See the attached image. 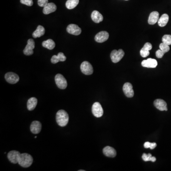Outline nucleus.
Wrapping results in <instances>:
<instances>
[{
	"instance_id": "nucleus-6",
	"label": "nucleus",
	"mask_w": 171,
	"mask_h": 171,
	"mask_svg": "<svg viewBox=\"0 0 171 171\" xmlns=\"http://www.w3.org/2000/svg\"><path fill=\"white\" fill-rule=\"evenodd\" d=\"M92 112L93 115L96 117H101L103 116L104 111L101 104L99 102L94 103L92 106Z\"/></svg>"
},
{
	"instance_id": "nucleus-23",
	"label": "nucleus",
	"mask_w": 171,
	"mask_h": 171,
	"mask_svg": "<svg viewBox=\"0 0 171 171\" xmlns=\"http://www.w3.org/2000/svg\"><path fill=\"white\" fill-rule=\"evenodd\" d=\"M169 21V16L168 14H163L159 18L158 21V24L159 26L165 27L168 23Z\"/></svg>"
},
{
	"instance_id": "nucleus-35",
	"label": "nucleus",
	"mask_w": 171,
	"mask_h": 171,
	"mask_svg": "<svg viewBox=\"0 0 171 171\" xmlns=\"http://www.w3.org/2000/svg\"><path fill=\"white\" fill-rule=\"evenodd\" d=\"M156 146L157 144H156V142H153V143H151V146L150 148L151 149H155Z\"/></svg>"
},
{
	"instance_id": "nucleus-30",
	"label": "nucleus",
	"mask_w": 171,
	"mask_h": 171,
	"mask_svg": "<svg viewBox=\"0 0 171 171\" xmlns=\"http://www.w3.org/2000/svg\"><path fill=\"white\" fill-rule=\"evenodd\" d=\"M149 54H150V52H149V51L146 50L144 48H142L141 49L140 55L143 58H146V57H147V56H149Z\"/></svg>"
},
{
	"instance_id": "nucleus-29",
	"label": "nucleus",
	"mask_w": 171,
	"mask_h": 171,
	"mask_svg": "<svg viewBox=\"0 0 171 171\" xmlns=\"http://www.w3.org/2000/svg\"><path fill=\"white\" fill-rule=\"evenodd\" d=\"M21 3L29 6H32L33 5V2L32 0H21Z\"/></svg>"
},
{
	"instance_id": "nucleus-19",
	"label": "nucleus",
	"mask_w": 171,
	"mask_h": 171,
	"mask_svg": "<svg viewBox=\"0 0 171 171\" xmlns=\"http://www.w3.org/2000/svg\"><path fill=\"white\" fill-rule=\"evenodd\" d=\"M159 14L157 12H153L150 13L148 18V22L149 24L154 25L157 22H158L159 20Z\"/></svg>"
},
{
	"instance_id": "nucleus-21",
	"label": "nucleus",
	"mask_w": 171,
	"mask_h": 171,
	"mask_svg": "<svg viewBox=\"0 0 171 171\" xmlns=\"http://www.w3.org/2000/svg\"><path fill=\"white\" fill-rule=\"evenodd\" d=\"M37 102V99L36 98H34V97L30 98L28 100L27 105L28 109L30 111L33 110L36 107Z\"/></svg>"
},
{
	"instance_id": "nucleus-27",
	"label": "nucleus",
	"mask_w": 171,
	"mask_h": 171,
	"mask_svg": "<svg viewBox=\"0 0 171 171\" xmlns=\"http://www.w3.org/2000/svg\"><path fill=\"white\" fill-rule=\"evenodd\" d=\"M159 47H160V49L165 53L167 52L170 51L169 45L166 44L165 43L163 42L161 43L160 44V46H159Z\"/></svg>"
},
{
	"instance_id": "nucleus-26",
	"label": "nucleus",
	"mask_w": 171,
	"mask_h": 171,
	"mask_svg": "<svg viewBox=\"0 0 171 171\" xmlns=\"http://www.w3.org/2000/svg\"><path fill=\"white\" fill-rule=\"evenodd\" d=\"M142 159L145 162L152 161V162H155L156 161V157L152 156L151 154H148L147 155L144 153L142 154Z\"/></svg>"
},
{
	"instance_id": "nucleus-34",
	"label": "nucleus",
	"mask_w": 171,
	"mask_h": 171,
	"mask_svg": "<svg viewBox=\"0 0 171 171\" xmlns=\"http://www.w3.org/2000/svg\"><path fill=\"white\" fill-rule=\"evenodd\" d=\"M151 142H146L144 144V147L146 148H150L151 146Z\"/></svg>"
},
{
	"instance_id": "nucleus-28",
	"label": "nucleus",
	"mask_w": 171,
	"mask_h": 171,
	"mask_svg": "<svg viewBox=\"0 0 171 171\" xmlns=\"http://www.w3.org/2000/svg\"><path fill=\"white\" fill-rule=\"evenodd\" d=\"M162 42L168 45H171V35H165L163 37Z\"/></svg>"
},
{
	"instance_id": "nucleus-7",
	"label": "nucleus",
	"mask_w": 171,
	"mask_h": 171,
	"mask_svg": "<svg viewBox=\"0 0 171 171\" xmlns=\"http://www.w3.org/2000/svg\"><path fill=\"white\" fill-rule=\"evenodd\" d=\"M35 48V42L32 39H29L27 41V44L24 49L23 53L27 56H30L33 54V49Z\"/></svg>"
},
{
	"instance_id": "nucleus-33",
	"label": "nucleus",
	"mask_w": 171,
	"mask_h": 171,
	"mask_svg": "<svg viewBox=\"0 0 171 171\" xmlns=\"http://www.w3.org/2000/svg\"><path fill=\"white\" fill-rule=\"evenodd\" d=\"M142 48H144V49L147 50V51H150L151 49L152 48V45L150 43H146V44L144 45V47H143Z\"/></svg>"
},
{
	"instance_id": "nucleus-9",
	"label": "nucleus",
	"mask_w": 171,
	"mask_h": 171,
	"mask_svg": "<svg viewBox=\"0 0 171 171\" xmlns=\"http://www.w3.org/2000/svg\"><path fill=\"white\" fill-rule=\"evenodd\" d=\"M21 153L17 151L12 150L10 151L8 153V159L11 162L13 163H18L19 158H20Z\"/></svg>"
},
{
	"instance_id": "nucleus-2",
	"label": "nucleus",
	"mask_w": 171,
	"mask_h": 171,
	"mask_svg": "<svg viewBox=\"0 0 171 171\" xmlns=\"http://www.w3.org/2000/svg\"><path fill=\"white\" fill-rule=\"evenodd\" d=\"M33 163V158L30 154L22 153L20 155L18 163L21 166L27 168L31 166Z\"/></svg>"
},
{
	"instance_id": "nucleus-31",
	"label": "nucleus",
	"mask_w": 171,
	"mask_h": 171,
	"mask_svg": "<svg viewBox=\"0 0 171 171\" xmlns=\"http://www.w3.org/2000/svg\"><path fill=\"white\" fill-rule=\"evenodd\" d=\"M48 3V0H38V4L40 7H44Z\"/></svg>"
},
{
	"instance_id": "nucleus-32",
	"label": "nucleus",
	"mask_w": 171,
	"mask_h": 171,
	"mask_svg": "<svg viewBox=\"0 0 171 171\" xmlns=\"http://www.w3.org/2000/svg\"><path fill=\"white\" fill-rule=\"evenodd\" d=\"M164 54H165V53L163 52L160 49H158V51H157L156 52V56L158 58H162Z\"/></svg>"
},
{
	"instance_id": "nucleus-3",
	"label": "nucleus",
	"mask_w": 171,
	"mask_h": 171,
	"mask_svg": "<svg viewBox=\"0 0 171 171\" xmlns=\"http://www.w3.org/2000/svg\"><path fill=\"white\" fill-rule=\"evenodd\" d=\"M55 82L57 87L62 89H64L67 87V81L62 75L58 74L55 77Z\"/></svg>"
},
{
	"instance_id": "nucleus-8",
	"label": "nucleus",
	"mask_w": 171,
	"mask_h": 171,
	"mask_svg": "<svg viewBox=\"0 0 171 171\" xmlns=\"http://www.w3.org/2000/svg\"><path fill=\"white\" fill-rule=\"evenodd\" d=\"M5 79L7 82L12 84L17 83L20 79L19 76L13 72L7 73L5 75Z\"/></svg>"
},
{
	"instance_id": "nucleus-11",
	"label": "nucleus",
	"mask_w": 171,
	"mask_h": 171,
	"mask_svg": "<svg viewBox=\"0 0 171 171\" xmlns=\"http://www.w3.org/2000/svg\"><path fill=\"white\" fill-rule=\"evenodd\" d=\"M67 31L69 34L79 35L81 33V29L76 24H70L67 28Z\"/></svg>"
},
{
	"instance_id": "nucleus-10",
	"label": "nucleus",
	"mask_w": 171,
	"mask_h": 171,
	"mask_svg": "<svg viewBox=\"0 0 171 171\" xmlns=\"http://www.w3.org/2000/svg\"><path fill=\"white\" fill-rule=\"evenodd\" d=\"M109 38V34L108 32L106 31H102L99 32L95 37L96 42L99 43H102L108 40Z\"/></svg>"
},
{
	"instance_id": "nucleus-15",
	"label": "nucleus",
	"mask_w": 171,
	"mask_h": 171,
	"mask_svg": "<svg viewBox=\"0 0 171 171\" xmlns=\"http://www.w3.org/2000/svg\"><path fill=\"white\" fill-rule=\"evenodd\" d=\"M30 129L33 134H39L42 129V124L38 121H34L31 124Z\"/></svg>"
},
{
	"instance_id": "nucleus-37",
	"label": "nucleus",
	"mask_w": 171,
	"mask_h": 171,
	"mask_svg": "<svg viewBox=\"0 0 171 171\" xmlns=\"http://www.w3.org/2000/svg\"><path fill=\"white\" fill-rule=\"evenodd\" d=\"M37 137V136H35V138H36Z\"/></svg>"
},
{
	"instance_id": "nucleus-24",
	"label": "nucleus",
	"mask_w": 171,
	"mask_h": 171,
	"mask_svg": "<svg viewBox=\"0 0 171 171\" xmlns=\"http://www.w3.org/2000/svg\"><path fill=\"white\" fill-rule=\"evenodd\" d=\"M42 45L43 47L52 50L55 47V43L52 39H49V40L43 42Z\"/></svg>"
},
{
	"instance_id": "nucleus-22",
	"label": "nucleus",
	"mask_w": 171,
	"mask_h": 171,
	"mask_svg": "<svg viewBox=\"0 0 171 171\" xmlns=\"http://www.w3.org/2000/svg\"><path fill=\"white\" fill-rule=\"evenodd\" d=\"M45 29L42 26L39 25L36 30H35L32 33V36L34 38H37L42 37L45 34Z\"/></svg>"
},
{
	"instance_id": "nucleus-36",
	"label": "nucleus",
	"mask_w": 171,
	"mask_h": 171,
	"mask_svg": "<svg viewBox=\"0 0 171 171\" xmlns=\"http://www.w3.org/2000/svg\"><path fill=\"white\" fill-rule=\"evenodd\" d=\"M85 170H79V171H84Z\"/></svg>"
},
{
	"instance_id": "nucleus-1",
	"label": "nucleus",
	"mask_w": 171,
	"mask_h": 171,
	"mask_svg": "<svg viewBox=\"0 0 171 171\" xmlns=\"http://www.w3.org/2000/svg\"><path fill=\"white\" fill-rule=\"evenodd\" d=\"M56 121L60 126L64 127L67 125L69 120V116L66 111L60 110L56 114Z\"/></svg>"
},
{
	"instance_id": "nucleus-17",
	"label": "nucleus",
	"mask_w": 171,
	"mask_h": 171,
	"mask_svg": "<svg viewBox=\"0 0 171 171\" xmlns=\"http://www.w3.org/2000/svg\"><path fill=\"white\" fill-rule=\"evenodd\" d=\"M57 10V6L54 3L50 2L48 3L45 7H43V12L45 14H49L52 12H54Z\"/></svg>"
},
{
	"instance_id": "nucleus-20",
	"label": "nucleus",
	"mask_w": 171,
	"mask_h": 171,
	"mask_svg": "<svg viewBox=\"0 0 171 171\" xmlns=\"http://www.w3.org/2000/svg\"><path fill=\"white\" fill-rule=\"evenodd\" d=\"M91 17L92 21L95 23H99L103 20V17L102 14L97 11H94L92 12Z\"/></svg>"
},
{
	"instance_id": "nucleus-5",
	"label": "nucleus",
	"mask_w": 171,
	"mask_h": 171,
	"mask_svg": "<svg viewBox=\"0 0 171 171\" xmlns=\"http://www.w3.org/2000/svg\"><path fill=\"white\" fill-rule=\"evenodd\" d=\"M80 69L81 72L86 75H90L93 73V68L91 64L86 61L81 63Z\"/></svg>"
},
{
	"instance_id": "nucleus-13",
	"label": "nucleus",
	"mask_w": 171,
	"mask_h": 171,
	"mask_svg": "<svg viewBox=\"0 0 171 171\" xmlns=\"http://www.w3.org/2000/svg\"><path fill=\"white\" fill-rule=\"evenodd\" d=\"M142 66L148 68H155L157 66L156 60L153 59L149 58L144 60L142 62Z\"/></svg>"
},
{
	"instance_id": "nucleus-18",
	"label": "nucleus",
	"mask_w": 171,
	"mask_h": 171,
	"mask_svg": "<svg viewBox=\"0 0 171 171\" xmlns=\"http://www.w3.org/2000/svg\"><path fill=\"white\" fill-rule=\"evenodd\" d=\"M67 59L63 53H59L58 55H53L51 59V62L53 64H56L59 62H64Z\"/></svg>"
},
{
	"instance_id": "nucleus-12",
	"label": "nucleus",
	"mask_w": 171,
	"mask_h": 171,
	"mask_svg": "<svg viewBox=\"0 0 171 171\" xmlns=\"http://www.w3.org/2000/svg\"><path fill=\"white\" fill-rule=\"evenodd\" d=\"M123 91L124 93L128 98H132L134 95V91L133 89V86L130 83H126L123 86Z\"/></svg>"
},
{
	"instance_id": "nucleus-14",
	"label": "nucleus",
	"mask_w": 171,
	"mask_h": 171,
	"mask_svg": "<svg viewBox=\"0 0 171 171\" xmlns=\"http://www.w3.org/2000/svg\"><path fill=\"white\" fill-rule=\"evenodd\" d=\"M154 105L160 111H167V104L163 100L157 99L154 101Z\"/></svg>"
},
{
	"instance_id": "nucleus-4",
	"label": "nucleus",
	"mask_w": 171,
	"mask_h": 171,
	"mask_svg": "<svg viewBox=\"0 0 171 171\" xmlns=\"http://www.w3.org/2000/svg\"><path fill=\"white\" fill-rule=\"evenodd\" d=\"M125 55V52L123 49H120L119 51L116 49L111 52L110 57L112 62L114 63L119 62L123 58Z\"/></svg>"
},
{
	"instance_id": "nucleus-38",
	"label": "nucleus",
	"mask_w": 171,
	"mask_h": 171,
	"mask_svg": "<svg viewBox=\"0 0 171 171\" xmlns=\"http://www.w3.org/2000/svg\"><path fill=\"white\" fill-rule=\"evenodd\" d=\"M126 1H128V0H126Z\"/></svg>"
},
{
	"instance_id": "nucleus-16",
	"label": "nucleus",
	"mask_w": 171,
	"mask_h": 171,
	"mask_svg": "<svg viewBox=\"0 0 171 171\" xmlns=\"http://www.w3.org/2000/svg\"><path fill=\"white\" fill-rule=\"evenodd\" d=\"M103 152L105 156L109 157H115L116 155L115 149L109 146H107L105 147L103 149Z\"/></svg>"
},
{
	"instance_id": "nucleus-25",
	"label": "nucleus",
	"mask_w": 171,
	"mask_h": 171,
	"mask_svg": "<svg viewBox=\"0 0 171 171\" xmlns=\"http://www.w3.org/2000/svg\"><path fill=\"white\" fill-rule=\"evenodd\" d=\"M79 3V0H68L66 2V6L69 10L75 8Z\"/></svg>"
}]
</instances>
